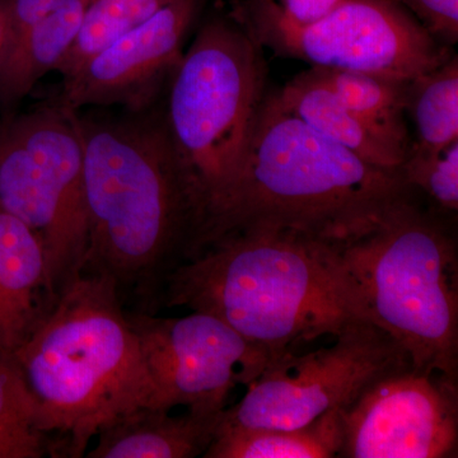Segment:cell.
<instances>
[{
    "instance_id": "25",
    "label": "cell",
    "mask_w": 458,
    "mask_h": 458,
    "mask_svg": "<svg viewBox=\"0 0 458 458\" xmlns=\"http://www.w3.org/2000/svg\"><path fill=\"white\" fill-rule=\"evenodd\" d=\"M344 0H280L279 8L298 25H310L339 7Z\"/></svg>"
},
{
    "instance_id": "26",
    "label": "cell",
    "mask_w": 458,
    "mask_h": 458,
    "mask_svg": "<svg viewBox=\"0 0 458 458\" xmlns=\"http://www.w3.org/2000/svg\"><path fill=\"white\" fill-rule=\"evenodd\" d=\"M8 5L9 0H0V63L4 55L8 38Z\"/></svg>"
},
{
    "instance_id": "14",
    "label": "cell",
    "mask_w": 458,
    "mask_h": 458,
    "mask_svg": "<svg viewBox=\"0 0 458 458\" xmlns=\"http://www.w3.org/2000/svg\"><path fill=\"white\" fill-rule=\"evenodd\" d=\"M225 411V410H223ZM223 412L200 415L141 406L101 428L87 458H192L204 456Z\"/></svg>"
},
{
    "instance_id": "15",
    "label": "cell",
    "mask_w": 458,
    "mask_h": 458,
    "mask_svg": "<svg viewBox=\"0 0 458 458\" xmlns=\"http://www.w3.org/2000/svg\"><path fill=\"white\" fill-rule=\"evenodd\" d=\"M282 106L300 117L313 131L339 144L364 161L400 170L406 153L388 143L343 104L311 69L294 77L276 92Z\"/></svg>"
},
{
    "instance_id": "19",
    "label": "cell",
    "mask_w": 458,
    "mask_h": 458,
    "mask_svg": "<svg viewBox=\"0 0 458 458\" xmlns=\"http://www.w3.org/2000/svg\"><path fill=\"white\" fill-rule=\"evenodd\" d=\"M405 114L417 132L412 146L438 150L458 141V57L410 80Z\"/></svg>"
},
{
    "instance_id": "9",
    "label": "cell",
    "mask_w": 458,
    "mask_h": 458,
    "mask_svg": "<svg viewBox=\"0 0 458 458\" xmlns=\"http://www.w3.org/2000/svg\"><path fill=\"white\" fill-rule=\"evenodd\" d=\"M411 366L405 349L370 321L351 325L318 351L286 352L223 411L216 433L294 429L345 408L379 377Z\"/></svg>"
},
{
    "instance_id": "4",
    "label": "cell",
    "mask_w": 458,
    "mask_h": 458,
    "mask_svg": "<svg viewBox=\"0 0 458 458\" xmlns=\"http://www.w3.org/2000/svg\"><path fill=\"white\" fill-rule=\"evenodd\" d=\"M412 191L400 170L369 164L327 140L269 93L236 183L198 232L189 258L216 238L243 229L339 236Z\"/></svg>"
},
{
    "instance_id": "21",
    "label": "cell",
    "mask_w": 458,
    "mask_h": 458,
    "mask_svg": "<svg viewBox=\"0 0 458 458\" xmlns=\"http://www.w3.org/2000/svg\"><path fill=\"white\" fill-rule=\"evenodd\" d=\"M172 0H89L82 26L56 72L71 77L125 33L143 25Z\"/></svg>"
},
{
    "instance_id": "7",
    "label": "cell",
    "mask_w": 458,
    "mask_h": 458,
    "mask_svg": "<svg viewBox=\"0 0 458 458\" xmlns=\"http://www.w3.org/2000/svg\"><path fill=\"white\" fill-rule=\"evenodd\" d=\"M0 209L38 237L59 297L83 273L89 251L78 111L56 101L3 123Z\"/></svg>"
},
{
    "instance_id": "20",
    "label": "cell",
    "mask_w": 458,
    "mask_h": 458,
    "mask_svg": "<svg viewBox=\"0 0 458 458\" xmlns=\"http://www.w3.org/2000/svg\"><path fill=\"white\" fill-rule=\"evenodd\" d=\"M55 457L38 409L11 355L0 352V458Z\"/></svg>"
},
{
    "instance_id": "11",
    "label": "cell",
    "mask_w": 458,
    "mask_h": 458,
    "mask_svg": "<svg viewBox=\"0 0 458 458\" xmlns=\"http://www.w3.org/2000/svg\"><path fill=\"white\" fill-rule=\"evenodd\" d=\"M343 458L457 457L458 381L405 367L339 410Z\"/></svg>"
},
{
    "instance_id": "12",
    "label": "cell",
    "mask_w": 458,
    "mask_h": 458,
    "mask_svg": "<svg viewBox=\"0 0 458 458\" xmlns=\"http://www.w3.org/2000/svg\"><path fill=\"white\" fill-rule=\"evenodd\" d=\"M203 0H172L158 13L90 57L63 82L57 101L73 111L152 106L182 57L186 36Z\"/></svg>"
},
{
    "instance_id": "13",
    "label": "cell",
    "mask_w": 458,
    "mask_h": 458,
    "mask_svg": "<svg viewBox=\"0 0 458 458\" xmlns=\"http://www.w3.org/2000/svg\"><path fill=\"white\" fill-rule=\"evenodd\" d=\"M56 301L40 240L25 223L0 209V352L12 357Z\"/></svg>"
},
{
    "instance_id": "23",
    "label": "cell",
    "mask_w": 458,
    "mask_h": 458,
    "mask_svg": "<svg viewBox=\"0 0 458 458\" xmlns=\"http://www.w3.org/2000/svg\"><path fill=\"white\" fill-rule=\"evenodd\" d=\"M439 42L458 40V0H396Z\"/></svg>"
},
{
    "instance_id": "18",
    "label": "cell",
    "mask_w": 458,
    "mask_h": 458,
    "mask_svg": "<svg viewBox=\"0 0 458 458\" xmlns=\"http://www.w3.org/2000/svg\"><path fill=\"white\" fill-rule=\"evenodd\" d=\"M311 71L379 137L408 155L411 143L405 122L409 81L315 66Z\"/></svg>"
},
{
    "instance_id": "2",
    "label": "cell",
    "mask_w": 458,
    "mask_h": 458,
    "mask_svg": "<svg viewBox=\"0 0 458 458\" xmlns=\"http://www.w3.org/2000/svg\"><path fill=\"white\" fill-rule=\"evenodd\" d=\"M208 313L273 360L301 344L370 321L330 238L293 229L231 232L174 267L157 310Z\"/></svg>"
},
{
    "instance_id": "1",
    "label": "cell",
    "mask_w": 458,
    "mask_h": 458,
    "mask_svg": "<svg viewBox=\"0 0 458 458\" xmlns=\"http://www.w3.org/2000/svg\"><path fill=\"white\" fill-rule=\"evenodd\" d=\"M82 114L89 251L126 310L155 313L165 280L188 259L198 216L162 114Z\"/></svg>"
},
{
    "instance_id": "22",
    "label": "cell",
    "mask_w": 458,
    "mask_h": 458,
    "mask_svg": "<svg viewBox=\"0 0 458 458\" xmlns=\"http://www.w3.org/2000/svg\"><path fill=\"white\" fill-rule=\"evenodd\" d=\"M403 180L411 190H420L438 210H458V141L438 150L421 149L410 143L400 165Z\"/></svg>"
},
{
    "instance_id": "5",
    "label": "cell",
    "mask_w": 458,
    "mask_h": 458,
    "mask_svg": "<svg viewBox=\"0 0 458 458\" xmlns=\"http://www.w3.org/2000/svg\"><path fill=\"white\" fill-rule=\"evenodd\" d=\"M333 241L370 322L412 369L458 381V251L442 221L409 197Z\"/></svg>"
},
{
    "instance_id": "10",
    "label": "cell",
    "mask_w": 458,
    "mask_h": 458,
    "mask_svg": "<svg viewBox=\"0 0 458 458\" xmlns=\"http://www.w3.org/2000/svg\"><path fill=\"white\" fill-rule=\"evenodd\" d=\"M156 390V408L221 414L238 385L249 386L273 357L208 313L182 318L126 310Z\"/></svg>"
},
{
    "instance_id": "24",
    "label": "cell",
    "mask_w": 458,
    "mask_h": 458,
    "mask_svg": "<svg viewBox=\"0 0 458 458\" xmlns=\"http://www.w3.org/2000/svg\"><path fill=\"white\" fill-rule=\"evenodd\" d=\"M72 0H9L7 42L64 8Z\"/></svg>"
},
{
    "instance_id": "6",
    "label": "cell",
    "mask_w": 458,
    "mask_h": 458,
    "mask_svg": "<svg viewBox=\"0 0 458 458\" xmlns=\"http://www.w3.org/2000/svg\"><path fill=\"white\" fill-rule=\"evenodd\" d=\"M260 47L236 20L213 18L171 74L162 117L197 212V234L231 194L267 98Z\"/></svg>"
},
{
    "instance_id": "16",
    "label": "cell",
    "mask_w": 458,
    "mask_h": 458,
    "mask_svg": "<svg viewBox=\"0 0 458 458\" xmlns=\"http://www.w3.org/2000/svg\"><path fill=\"white\" fill-rule=\"evenodd\" d=\"M89 2L72 0L7 42L0 63V107H16L42 77L56 71L77 38Z\"/></svg>"
},
{
    "instance_id": "8",
    "label": "cell",
    "mask_w": 458,
    "mask_h": 458,
    "mask_svg": "<svg viewBox=\"0 0 458 458\" xmlns=\"http://www.w3.org/2000/svg\"><path fill=\"white\" fill-rule=\"evenodd\" d=\"M234 20L260 47L315 68L410 81L454 55L396 0H344L310 25L292 22L274 0H249Z\"/></svg>"
},
{
    "instance_id": "3",
    "label": "cell",
    "mask_w": 458,
    "mask_h": 458,
    "mask_svg": "<svg viewBox=\"0 0 458 458\" xmlns=\"http://www.w3.org/2000/svg\"><path fill=\"white\" fill-rule=\"evenodd\" d=\"M12 357L55 457H83L101 428L156 408L140 342L108 276L83 271Z\"/></svg>"
},
{
    "instance_id": "17",
    "label": "cell",
    "mask_w": 458,
    "mask_h": 458,
    "mask_svg": "<svg viewBox=\"0 0 458 458\" xmlns=\"http://www.w3.org/2000/svg\"><path fill=\"white\" fill-rule=\"evenodd\" d=\"M339 410L294 429H236L216 434L205 458H333L342 447Z\"/></svg>"
}]
</instances>
